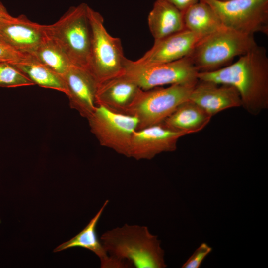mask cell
<instances>
[{
  "mask_svg": "<svg viewBox=\"0 0 268 268\" xmlns=\"http://www.w3.org/2000/svg\"><path fill=\"white\" fill-rule=\"evenodd\" d=\"M212 248L203 243L182 265L183 268H198L205 258L211 252Z\"/></svg>",
  "mask_w": 268,
  "mask_h": 268,
  "instance_id": "23",
  "label": "cell"
},
{
  "mask_svg": "<svg viewBox=\"0 0 268 268\" xmlns=\"http://www.w3.org/2000/svg\"><path fill=\"white\" fill-rule=\"evenodd\" d=\"M199 80L234 87L241 106L256 116L268 108V58L266 49L256 45L234 63L216 70L199 72Z\"/></svg>",
  "mask_w": 268,
  "mask_h": 268,
  "instance_id": "1",
  "label": "cell"
},
{
  "mask_svg": "<svg viewBox=\"0 0 268 268\" xmlns=\"http://www.w3.org/2000/svg\"><path fill=\"white\" fill-rule=\"evenodd\" d=\"M30 56L63 77L73 65L61 48L47 36Z\"/></svg>",
  "mask_w": 268,
  "mask_h": 268,
  "instance_id": "21",
  "label": "cell"
},
{
  "mask_svg": "<svg viewBox=\"0 0 268 268\" xmlns=\"http://www.w3.org/2000/svg\"><path fill=\"white\" fill-rule=\"evenodd\" d=\"M194 86L173 84L166 88L141 90L126 114L137 118V130L160 124L180 104L189 99Z\"/></svg>",
  "mask_w": 268,
  "mask_h": 268,
  "instance_id": "7",
  "label": "cell"
},
{
  "mask_svg": "<svg viewBox=\"0 0 268 268\" xmlns=\"http://www.w3.org/2000/svg\"><path fill=\"white\" fill-rule=\"evenodd\" d=\"M147 20L154 41L185 29L182 12L163 0L155 1Z\"/></svg>",
  "mask_w": 268,
  "mask_h": 268,
  "instance_id": "17",
  "label": "cell"
},
{
  "mask_svg": "<svg viewBox=\"0 0 268 268\" xmlns=\"http://www.w3.org/2000/svg\"><path fill=\"white\" fill-rule=\"evenodd\" d=\"M172 4L183 12L188 7L198 2L200 0H163Z\"/></svg>",
  "mask_w": 268,
  "mask_h": 268,
  "instance_id": "25",
  "label": "cell"
},
{
  "mask_svg": "<svg viewBox=\"0 0 268 268\" xmlns=\"http://www.w3.org/2000/svg\"><path fill=\"white\" fill-rule=\"evenodd\" d=\"M189 99L212 117L225 110L241 106L240 95L233 86L198 80Z\"/></svg>",
  "mask_w": 268,
  "mask_h": 268,
  "instance_id": "14",
  "label": "cell"
},
{
  "mask_svg": "<svg viewBox=\"0 0 268 268\" xmlns=\"http://www.w3.org/2000/svg\"><path fill=\"white\" fill-rule=\"evenodd\" d=\"M212 116L190 99L180 104L162 123L165 127L187 135L202 130Z\"/></svg>",
  "mask_w": 268,
  "mask_h": 268,
  "instance_id": "18",
  "label": "cell"
},
{
  "mask_svg": "<svg viewBox=\"0 0 268 268\" xmlns=\"http://www.w3.org/2000/svg\"><path fill=\"white\" fill-rule=\"evenodd\" d=\"M141 90L122 74L99 83L96 103L113 111L126 114Z\"/></svg>",
  "mask_w": 268,
  "mask_h": 268,
  "instance_id": "15",
  "label": "cell"
},
{
  "mask_svg": "<svg viewBox=\"0 0 268 268\" xmlns=\"http://www.w3.org/2000/svg\"><path fill=\"white\" fill-rule=\"evenodd\" d=\"M46 36L43 25L23 15L0 20V40L21 53L30 56Z\"/></svg>",
  "mask_w": 268,
  "mask_h": 268,
  "instance_id": "11",
  "label": "cell"
},
{
  "mask_svg": "<svg viewBox=\"0 0 268 268\" xmlns=\"http://www.w3.org/2000/svg\"><path fill=\"white\" fill-rule=\"evenodd\" d=\"M182 13L185 29L203 37L224 27L213 9L208 3L201 0Z\"/></svg>",
  "mask_w": 268,
  "mask_h": 268,
  "instance_id": "19",
  "label": "cell"
},
{
  "mask_svg": "<svg viewBox=\"0 0 268 268\" xmlns=\"http://www.w3.org/2000/svg\"><path fill=\"white\" fill-rule=\"evenodd\" d=\"M216 0L220 1H227L229 0Z\"/></svg>",
  "mask_w": 268,
  "mask_h": 268,
  "instance_id": "27",
  "label": "cell"
},
{
  "mask_svg": "<svg viewBox=\"0 0 268 268\" xmlns=\"http://www.w3.org/2000/svg\"><path fill=\"white\" fill-rule=\"evenodd\" d=\"M12 64L35 85L56 90L67 95L68 91L64 77L31 56Z\"/></svg>",
  "mask_w": 268,
  "mask_h": 268,
  "instance_id": "20",
  "label": "cell"
},
{
  "mask_svg": "<svg viewBox=\"0 0 268 268\" xmlns=\"http://www.w3.org/2000/svg\"><path fill=\"white\" fill-rule=\"evenodd\" d=\"M109 203L107 200L95 216L86 227L69 240L66 241L54 250V252L62 251L67 249L81 247L94 253L100 259L102 268H122L121 264L110 256L105 250L96 232V227L104 209Z\"/></svg>",
  "mask_w": 268,
  "mask_h": 268,
  "instance_id": "16",
  "label": "cell"
},
{
  "mask_svg": "<svg viewBox=\"0 0 268 268\" xmlns=\"http://www.w3.org/2000/svg\"><path fill=\"white\" fill-rule=\"evenodd\" d=\"M257 45L254 35L223 27L202 38L188 56L199 72L226 67Z\"/></svg>",
  "mask_w": 268,
  "mask_h": 268,
  "instance_id": "4",
  "label": "cell"
},
{
  "mask_svg": "<svg viewBox=\"0 0 268 268\" xmlns=\"http://www.w3.org/2000/svg\"></svg>",
  "mask_w": 268,
  "mask_h": 268,
  "instance_id": "28",
  "label": "cell"
},
{
  "mask_svg": "<svg viewBox=\"0 0 268 268\" xmlns=\"http://www.w3.org/2000/svg\"><path fill=\"white\" fill-rule=\"evenodd\" d=\"M203 37L187 29L155 40L152 47L136 61L156 64L175 61L187 57Z\"/></svg>",
  "mask_w": 268,
  "mask_h": 268,
  "instance_id": "13",
  "label": "cell"
},
{
  "mask_svg": "<svg viewBox=\"0 0 268 268\" xmlns=\"http://www.w3.org/2000/svg\"><path fill=\"white\" fill-rule=\"evenodd\" d=\"M63 77L67 88L70 107L87 119L97 106L98 82L89 70L74 65Z\"/></svg>",
  "mask_w": 268,
  "mask_h": 268,
  "instance_id": "12",
  "label": "cell"
},
{
  "mask_svg": "<svg viewBox=\"0 0 268 268\" xmlns=\"http://www.w3.org/2000/svg\"><path fill=\"white\" fill-rule=\"evenodd\" d=\"M88 15L91 30L89 70L99 83L123 74L126 58L120 39L108 32L102 15L89 6Z\"/></svg>",
  "mask_w": 268,
  "mask_h": 268,
  "instance_id": "5",
  "label": "cell"
},
{
  "mask_svg": "<svg viewBox=\"0 0 268 268\" xmlns=\"http://www.w3.org/2000/svg\"><path fill=\"white\" fill-rule=\"evenodd\" d=\"M198 71L189 57L167 63L142 64L126 58L125 76L141 89L147 90L173 84L195 85Z\"/></svg>",
  "mask_w": 268,
  "mask_h": 268,
  "instance_id": "6",
  "label": "cell"
},
{
  "mask_svg": "<svg viewBox=\"0 0 268 268\" xmlns=\"http://www.w3.org/2000/svg\"><path fill=\"white\" fill-rule=\"evenodd\" d=\"M100 241L108 254L123 268H164V252L157 236L146 226L125 224L103 233Z\"/></svg>",
  "mask_w": 268,
  "mask_h": 268,
  "instance_id": "2",
  "label": "cell"
},
{
  "mask_svg": "<svg viewBox=\"0 0 268 268\" xmlns=\"http://www.w3.org/2000/svg\"><path fill=\"white\" fill-rule=\"evenodd\" d=\"M87 119L91 132L102 146L127 157L132 137L138 125L136 117L97 105Z\"/></svg>",
  "mask_w": 268,
  "mask_h": 268,
  "instance_id": "9",
  "label": "cell"
},
{
  "mask_svg": "<svg viewBox=\"0 0 268 268\" xmlns=\"http://www.w3.org/2000/svg\"><path fill=\"white\" fill-rule=\"evenodd\" d=\"M11 15L9 13L7 9L0 0V20L9 17Z\"/></svg>",
  "mask_w": 268,
  "mask_h": 268,
  "instance_id": "26",
  "label": "cell"
},
{
  "mask_svg": "<svg viewBox=\"0 0 268 268\" xmlns=\"http://www.w3.org/2000/svg\"><path fill=\"white\" fill-rule=\"evenodd\" d=\"M215 11L223 25L241 33L268 34V0H200Z\"/></svg>",
  "mask_w": 268,
  "mask_h": 268,
  "instance_id": "8",
  "label": "cell"
},
{
  "mask_svg": "<svg viewBox=\"0 0 268 268\" xmlns=\"http://www.w3.org/2000/svg\"><path fill=\"white\" fill-rule=\"evenodd\" d=\"M186 135L162 124L136 130L132 137L127 157L151 160L162 153L173 152L179 139Z\"/></svg>",
  "mask_w": 268,
  "mask_h": 268,
  "instance_id": "10",
  "label": "cell"
},
{
  "mask_svg": "<svg viewBox=\"0 0 268 268\" xmlns=\"http://www.w3.org/2000/svg\"><path fill=\"white\" fill-rule=\"evenodd\" d=\"M35 85L12 64L0 62V87H18Z\"/></svg>",
  "mask_w": 268,
  "mask_h": 268,
  "instance_id": "22",
  "label": "cell"
},
{
  "mask_svg": "<svg viewBox=\"0 0 268 268\" xmlns=\"http://www.w3.org/2000/svg\"><path fill=\"white\" fill-rule=\"evenodd\" d=\"M30 57V55L21 53L14 50L0 40V62L14 64Z\"/></svg>",
  "mask_w": 268,
  "mask_h": 268,
  "instance_id": "24",
  "label": "cell"
},
{
  "mask_svg": "<svg viewBox=\"0 0 268 268\" xmlns=\"http://www.w3.org/2000/svg\"><path fill=\"white\" fill-rule=\"evenodd\" d=\"M88 5L72 6L56 22L43 25L46 35L63 51L71 64L89 70L91 30Z\"/></svg>",
  "mask_w": 268,
  "mask_h": 268,
  "instance_id": "3",
  "label": "cell"
}]
</instances>
